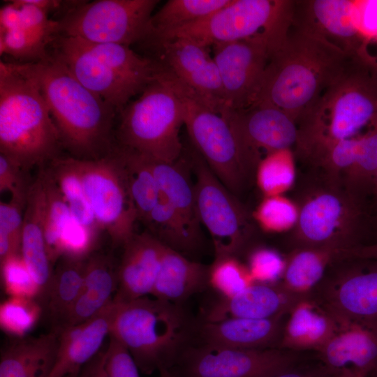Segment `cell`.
Instances as JSON below:
<instances>
[{"label":"cell","mask_w":377,"mask_h":377,"mask_svg":"<svg viewBox=\"0 0 377 377\" xmlns=\"http://www.w3.org/2000/svg\"><path fill=\"white\" fill-rule=\"evenodd\" d=\"M39 89L59 133L63 148L79 159H97L115 146L118 113L83 86L50 52L36 62H14Z\"/></svg>","instance_id":"1"},{"label":"cell","mask_w":377,"mask_h":377,"mask_svg":"<svg viewBox=\"0 0 377 377\" xmlns=\"http://www.w3.org/2000/svg\"><path fill=\"white\" fill-rule=\"evenodd\" d=\"M355 57L291 22L271 52L256 103L277 107L297 123Z\"/></svg>","instance_id":"2"},{"label":"cell","mask_w":377,"mask_h":377,"mask_svg":"<svg viewBox=\"0 0 377 377\" xmlns=\"http://www.w3.org/2000/svg\"><path fill=\"white\" fill-rule=\"evenodd\" d=\"M59 133L36 83L14 62H0V154L29 172L60 156Z\"/></svg>","instance_id":"3"},{"label":"cell","mask_w":377,"mask_h":377,"mask_svg":"<svg viewBox=\"0 0 377 377\" xmlns=\"http://www.w3.org/2000/svg\"><path fill=\"white\" fill-rule=\"evenodd\" d=\"M377 121V77L356 56L298 121V151L317 162L336 142Z\"/></svg>","instance_id":"4"},{"label":"cell","mask_w":377,"mask_h":377,"mask_svg":"<svg viewBox=\"0 0 377 377\" xmlns=\"http://www.w3.org/2000/svg\"><path fill=\"white\" fill-rule=\"evenodd\" d=\"M114 302L110 335L128 350L140 371L149 375L170 369L194 333L182 305L148 296Z\"/></svg>","instance_id":"5"},{"label":"cell","mask_w":377,"mask_h":377,"mask_svg":"<svg viewBox=\"0 0 377 377\" xmlns=\"http://www.w3.org/2000/svg\"><path fill=\"white\" fill-rule=\"evenodd\" d=\"M50 45V53L117 113L131 98L142 91L158 69L156 60L138 55L123 45L59 35Z\"/></svg>","instance_id":"6"},{"label":"cell","mask_w":377,"mask_h":377,"mask_svg":"<svg viewBox=\"0 0 377 377\" xmlns=\"http://www.w3.org/2000/svg\"><path fill=\"white\" fill-rule=\"evenodd\" d=\"M118 114L117 145L166 162H172L183 154L179 138L184 125L182 104L158 69L140 96Z\"/></svg>","instance_id":"7"},{"label":"cell","mask_w":377,"mask_h":377,"mask_svg":"<svg viewBox=\"0 0 377 377\" xmlns=\"http://www.w3.org/2000/svg\"><path fill=\"white\" fill-rule=\"evenodd\" d=\"M159 73L178 96L192 145L221 183L237 196L256 166L244 153L226 119L190 88L163 68Z\"/></svg>","instance_id":"8"},{"label":"cell","mask_w":377,"mask_h":377,"mask_svg":"<svg viewBox=\"0 0 377 377\" xmlns=\"http://www.w3.org/2000/svg\"><path fill=\"white\" fill-rule=\"evenodd\" d=\"M294 1L230 0L223 7L194 24L149 42L177 37L214 45L267 36L281 40L292 22Z\"/></svg>","instance_id":"9"},{"label":"cell","mask_w":377,"mask_h":377,"mask_svg":"<svg viewBox=\"0 0 377 377\" xmlns=\"http://www.w3.org/2000/svg\"><path fill=\"white\" fill-rule=\"evenodd\" d=\"M157 0L78 1L58 20L59 35L130 47L145 42Z\"/></svg>","instance_id":"10"},{"label":"cell","mask_w":377,"mask_h":377,"mask_svg":"<svg viewBox=\"0 0 377 377\" xmlns=\"http://www.w3.org/2000/svg\"><path fill=\"white\" fill-rule=\"evenodd\" d=\"M188 154L195 176L198 217L212 237L215 256L237 257L253 232L250 216L236 195L216 177L193 146Z\"/></svg>","instance_id":"11"},{"label":"cell","mask_w":377,"mask_h":377,"mask_svg":"<svg viewBox=\"0 0 377 377\" xmlns=\"http://www.w3.org/2000/svg\"><path fill=\"white\" fill-rule=\"evenodd\" d=\"M73 160L101 228L114 248L123 246L138 219L115 146L100 158Z\"/></svg>","instance_id":"12"},{"label":"cell","mask_w":377,"mask_h":377,"mask_svg":"<svg viewBox=\"0 0 377 377\" xmlns=\"http://www.w3.org/2000/svg\"><path fill=\"white\" fill-rule=\"evenodd\" d=\"M329 188L308 194L298 207L294 228L296 248L327 247L339 251L356 246L362 211L360 200L348 191Z\"/></svg>","instance_id":"13"},{"label":"cell","mask_w":377,"mask_h":377,"mask_svg":"<svg viewBox=\"0 0 377 377\" xmlns=\"http://www.w3.org/2000/svg\"><path fill=\"white\" fill-rule=\"evenodd\" d=\"M281 348L239 349L190 343L170 369L181 377H272L295 365Z\"/></svg>","instance_id":"14"},{"label":"cell","mask_w":377,"mask_h":377,"mask_svg":"<svg viewBox=\"0 0 377 377\" xmlns=\"http://www.w3.org/2000/svg\"><path fill=\"white\" fill-rule=\"evenodd\" d=\"M278 44L261 36L212 46L225 96L224 111L244 109L257 101L271 52Z\"/></svg>","instance_id":"15"},{"label":"cell","mask_w":377,"mask_h":377,"mask_svg":"<svg viewBox=\"0 0 377 377\" xmlns=\"http://www.w3.org/2000/svg\"><path fill=\"white\" fill-rule=\"evenodd\" d=\"M158 52L154 59L165 71L193 90L212 110L221 114L226 100L218 67L209 47L183 37L151 44Z\"/></svg>","instance_id":"16"},{"label":"cell","mask_w":377,"mask_h":377,"mask_svg":"<svg viewBox=\"0 0 377 377\" xmlns=\"http://www.w3.org/2000/svg\"><path fill=\"white\" fill-rule=\"evenodd\" d=\"M229 124L242 149L256 165L266 154L295 146L299 127L286 112L272 105L258 102L237 110H226L221 114Z\"/></svg>","instance_id":"17"},{"label":"cell","mask_w":377,"mask_h":377,"mask_svg":"<svg viewBox=\"0 0 377 377\" xmlns=\"http://www.w3.org/2000/svg\"><path fill=\"white\" fill-rule=\"evenodd\" d=\"M351 264L323 281L311 294L337 316L377 319V260L350 258Z\"/></svg>","instance_id":"18"},{"label":"cell","mask_w":377,"mask_h":377,"mask_svg":"<svg viewBox=\"0 0 377 377\" xmlns=\"http://www.w3.org/2000/svg\"><path fill=\"white\" fill-rule=\"evenodd\" d=\"M339 318L337 330L317 351L321 364L331 377H367L377 366V319Z\"/></svg>","instance_id":"19"},{"label":"cell","mask_w":377,"mask_h":377,"mask_svg":"<svg viewBox=\"0 0 377 377\" xmlns=\"http://www.w3.org/2000/svg\"><path fill=\"white\" fill-rule=\"evenodd\" d=\"M292 22L318 34L350 56H357L364 39L355 17V1H294Z\"/></svg>","instance_id":"20"},{"label":"cell","mask_w":377,"mask_h":377,"mask_svg":"<svg viewBox=\"0 0 377 377\" xmlns=\"http://www.w3.org/2000/svg\"><path fill=\"white\" fill-rule=\"evenodd\" d=\"M165 245L149 232H135L122 246L113 301L127 302L152 293Z\"/></svg>","instance_id":"21"},{"label":"cell","mask_w":377,"mask_h":377,"mask_svg":"<svg viewBox=\"0 0 377 377\" xmlns=\"http://www.w3.org/2000/svg\"><path fill=\"white\" fill-rule=\"evenodd\" d=\"M115 304L112 301L94 317L57 331L58 348L49 377L77 376L109 337ZM56 331V330H55Z\"/></svg>","instance_id":"22"},{"label":"cell","mask_w":377,"mask_h":377,"mask_svg":"<svg viewBox=\"0 0 377 377\" xmlns=\"http://www.w3.org/2000/svg\"><path fill=\"white\" fill-rule=\"evenodd\" d=\"M302 297L291 293L280 283L254 282L233 297H220L205 311L202 321H218L228 318L270 319L286 316Z\"/></svg>","instance_id":"23"},{"label":"cell","mask_w":377,"mask_h":377,"mask_svg":"<svg viewBox=\"0 0 377 377\" xmlns=\"http://www.w3.org/2000/svg\"><path fill=\"white\" fill-rule=\"evenodd\" d=\"M288 316V315H287ZM286 316L270 319L228 318L195 325L198 343L239 349L279 348Z\"/></svg>","instance_id":"24"},{"label":"cell","mask_w":377,"mask_h":377,"mask_svg":"<svg viewBox=\"0 0 377 377\" xmlns=\"http://www.w3.org/2000/svg\"><path fill=\"white\" fill-rule=\"evenodd\" d=\"M339 317L313 295L301 298L288 313L279 348L318 351L338 328Z\"/></svg>","instance_id":"25"},{"label":"cell","mask_w":377,"mask_h":377,"mask_svg":"<svg viewBox=\"0 0 377 377\" xmlns=\"http://www.w3.org/2000/svg\"><path fill=\"white\" fill-rule=\"evenodd\" d=\"M117 285V265L112 256L94 252L86 260L84 282L76 302L53 330L81 323L96 316L113 301Z\"/></svg>","instance_id":"26"},{"label":"cell","mask_w":377,"mask_h":377,"mask_svg":"<svg viewBox=\"0 0 377 377\" xmlns=\"http://www.w3.org/2000/svg\"><path fill=\"white\" fill-rule=\"evenodd\" d=\"M161 195L179 216L192 239L201 244L200 221L198 217L194 183L188 151L177 160L166 162L148 156Z\"/></svg>","instance_id":"27"},{"label":"cell","mask_w":377,"mask_h":377,"mask_svg":"<svg viewBox=\"0 0 377 377\" xmlns=\"http://www.w3.org/2000/svg\"><path fill=\"white\" fill-rule=\"evenodd\" d=\"M21 254L44 301L54 267L49 259L44 235V193L37 175L28 193L24 212Z\"/></svg>","instance_id":"28"},{"label":"cell","mask_w":377,"mask_h":377,"mask_svg":"<svg viewBox=\"0 0 377 377\" xmlns=\"http://www.w3.org/2000/svg\"><path fill=\"white\" fill-rule=\"evenodd\" d=\"M58 332L16 338L1 351L0 377H49L58 348Z\"/></svg>","instance_id":"29"},{"label":"cell","mask_w":377,"mask_h":377,"mask_svg":"<svg viewBox=\"0 0 377 377\" xmlns=\"http://www.w3.org/2000/svg\"><path fill=\"white\" fill-rule=\"evenodd\" d=\"M208 270L209 267L165 246L151 295L182 305L209 286Z\"/></svg>","instance_id":"30"},{"label":"cell","mask_w":377,"mask_h":377,"mask_svg":"<svg viewBox=\"0 0 377 377\" xmlns=\"http://www.w3.org/2000/svg\"><path fill=\"white\" fill-rule=\"evenodd\" d=\"M339 250L327 247H298L286 258L280 283L300 297L311 295L323 281L327 267L338 260Z\"/></svg>","instance_id":"31"},{"label":"cell","mask_w":377,"mask_h":377,"mask_svg":"<svg viewBox=\"0 0 377 377\" xmlns=\"http://www.w3.org/2000/svg\"><path fill=\"white\" fill-rule=\"evenodd\" d=\"M115 150L138 221L145 224L161 198L149 158L117 145Z\"/></svg>","instance_id":"32"},{"label":"cell","mask_w":377,"mask_h":377,"mask_svg":"<svg viewBox=\"0 0 377 377\" xmlns=\"http://www.w3.org/2000/svg\"><path fill=\"white\" fill-rule=\"evenodd\" d=\"M86 259L62 256L54 268L43 303L57 328L76 302L82 288Z\"/></svg>","instance_id":"33"},{"label":"cell","mask_w":377,"mask_h":377,"mask_svg":"<svg viewBox=\"0 0 377 377\" xmlns=\"http://www.w3.org/2000/svg\"><path fill=\"white\" fill-rule=\"evenodd\" d=\"M47 166L68 203L71 215L99 238L103 232L95 217L73 157L60 156Z\"/></svg>","instance_id":"34"},{"label":"cell","mask_w":377,"mask_h":377,"mask_svg":"<svg viewBox=\"0 0 377 377\" xmlns=\"http://www.w3.org/2000/svg\"><path fill=\"white\" fill-rule=\"evenodd\" d=\"M44 193V235L46 249L52 266L63 256L61 239L72 215L47 166L37 174Z\"/></svg>","instance_id":"35"},{"label":"cell","mask_w":377,"mask_h":377,"mask_svg":"<svg viewBox=\"0 0 377 377\" xmlns=\"http://www.w3.org/2000/svg\"><path fill=\"white\" fill-rule=\"evenodd\" d=\"M230 0H169L151 19L147 43L194 24L226 6Z\"/></svg>","instance_id":"36"},{"label":"cell","mask_w":377,"mask_h":377,"mask_svg":"<svg viewBox=\"0 0 377 377\" xmlns=\"http://www.w3.org/2000/svg\"><path fill=\"white\" fill-rule=\"evenodd\" d=\"M145 225L148 228V232L165 246L185 256L193 253L199 248L161 194Z\"/></svg>","instance_id":"37"},{"label":"cell","mask_w":377,"mask_h":377,"mask_svg":"<svg viewBox=\"0 0 377 377\" xmlns=\"http://www.w3.org/2000/svg\"><path fill=\"white\" fill-rule=\"evenodd\" d=\"M256 178L265 197L280 195L288 190L295 179V166L290 149L267 154L257 166Z\"/></svg>","instance_id":"38"},{"label":"cell","mask_w":377,"mask_h":377,"mask_svg":"<svg viewBox=\"0 0 377 377\" xmlns=\"http://www.w3.org/2000/svg\"><path fill=\"white\" fill-rule=\"evenodd\" d=\"M360 140L356 163L343 173L346 191L359 200L364 192L371 191L377 170V121L360 136Z\"/></svg>","instance_id":"39"},{"label":"cell","mask_w":377,"mask_h":377,"mask_svg":"<svg viewBox=\"0 0 377 377\" xmlns=\"http://www.w3.org/2000/svg\"><path fill=\"white\" fill-rule=\"evenodd\" d=\"M254 283L246 265L232 256H215L208 270V283L221 297H233Z\"/></svg>","instance_id":"40"},{"label":"cell","mask_w":377,"mask_h":377,"mask_svg":"<svg viewBox=\"0 0 377 377\" xmlns=\"http://www.w3.org/2000/svg\"><path fill=\"white\" fill-rule=\"evenodd\" d=\"M43 309L36 299L8 297L0 305L1 329L15 338L27 337L40 320Z\"/></svg>","instance_id":"41"},{"label":"cell","mask_w":377,"mask_h":377,"mask_svg":"<svg viewBox=\"0 0 377 377\" xmlns=\"http://www.w3.org/2000/svg\"><path fill=\"white\" fill-rule=\"evenodd\" d=\"M298 207L280 195L267 196L253 212L258 226L267 232H282L295 228L298 220Z\"/></svg>","instance_id":"42"},{"label":"cell","mask_w":377,"mask_h":377,"mask_svg":"<svg viewBox=\"0 0 377 377\" xmlns=\"http://www.w3.org/2000/svg\"><path fill=\"white\" fill-rule=\"evenodd\" d=\"M3 288L9 297L40 298V290L21 253L0 262Z\"/></svg>","instance_id":"43"},{"label":"cell","mask_w":377,"mask_h":377,"mask_svg":"<svg viewBox=\"0 0 377 377\" xmlns=\"http://www.w3.org/2000/svg\"><path fill=\"white\" fill-rule=\"evenodd\" d=\"M24 207L12 199L0 202V262L21 253Z\"/></svg>","instance_id":"44"},{"label":"cell","mask_w":377,"mask_h":377,"mask_svg":"<svg viewBox=\"0 0 377 377\" xmlns=\"http://www.w3.org/2000/svg\"><path fill=\"white\" fill-rule=\"evenodd\" d=\"M47 45L34 38L25 29L0 32V53L10 55L20 62H36L46 59Z\"/></svg>","instance_id":"45"},{"label":"cell","mask_w":377,"mask_h":377,"mask_svg":"<svg viewBox=\"0 0 377 377\" xmlns=\"http://www.w3.org/2000/svg\"><path fill=\"white\" fill-rule=\"evenodd\" d=\"M286 265L277 251L267 247L252 250L247 258V267L254 282L264 283H280Z\"/></svg>","instance_id":"46"},{"label":"cell","mask_w":377,"mask_h":377,"mask_svg":"<svg viewBox=\"0 0 377 377\" xmlns=\"http://www.w3.org/2000/svg\"><path fill=\"white\" fill-rule=\"evenodd\" d=\"M360 136L340 140L330 148L316 162L327 171L330 182L337 183L344 173L357 161L360 150Z\"/></svg>","instance_id":"47"},{"label":"cell","mask_w":377,"mask_h":377,"mask_svg":"<svg viewBox=\"0 0 377 377\" xmlns=\"http://www.w3.org/2000/svg\"><path fill=\"white\" fill-rule=\"evenodd\" d=\"M27 174L18 165L0 154V191H8L10 199L24 206L32 183Z\"/></svg>","instance_id":"48"},{"label":"cell","mask_w":377,"mask_h":377,"mask_svg":"<svg viewBox=\"0 0 377 377\" xmlns=\"http://www.w3.org/2000/svg\"><path fill=\"white\" fill-rule=\"evenodd\" d=\"M105 369L108 377H140V369L128 350L113 337L105 350Z\"/></svg>","instance_id":"49"},{"label":"cell","mask_w":377,"mask_h":377,"mask_svg":"<svg viewBox=\"0 0 377 377\" xmlns=\"http://www.w3.org/2000/svg\"><path fill=\"white\" fill-rule=\"evenodd\" d=\"M355 17L364 40L377 36V0L355 1Z\"/></svg>","instance_id":"50"},{"label":"cell","mask_w":377,"mask_h":377,"mask_svg":"<svg viewBox=\"0 0 377 377\" xmlns=\"http://www.w3.org/2000/svg\"><path fill=\"white\" fill-rule=\"evenodd\" d=\"M22 22L20 6L13 0L0 9V32H5L21 27Z\"/></svg>","instance_id":"51"},{"label":"cell","mask_w":377,"mask_h":377,"mask_svg":"<svg viewBox=\"0 0 377 377\" xmlns=\"http://www.w3.org/2000/svg\"><path fill=\"white\" fill-rule=\"evenodd\" d=\"M357 57L377 77V36L364 40Z\"/></svg>","instance_id":"52"},{"label":"cell","mask_w":377,"mask_h":377,"mask_svg":"<svg viewBox=\"0 0 377 377\" xmlns=\"http://www.w3.org/2000/svg\"><path fill=\"white\" fill-rule=\"evenodd\" d=\"M272 377H331V376L325 367L320 364L312 367H297L295 364Z\"/></svg>","instance_id":"53"},{"label":"cell","mask_w":377,"mask_h":377,"mask_svg":"<svg viewBox=\"0 0 377 377\" xmlns=\"http://www.w3.org/2000/svg\"><path fill=\"white\" fill-rule=\"evenodd\" d=\"M341 259L366 258L377 260V243L368 245L358 244L343 249L340 253Z\"/></svg>","instance_id":"54"},{"label":"cell","mask_w":377,"mask_h":377,"mask_svg":"<svg viewBox=\"0 0 377 377\" xmlns=\"http://www.w3.org/2000/svg\"><path fill=\"white\" fill-rule=\"evenodd\" d=\"M77 377H108L105 369V350L100 351L88 362Z\"/></svg>","instance_id":"55"},{"label":"cell","mask_w":377,"mask_h":377,"mask_svg":"<svg viewBox=\"0 0 377 377\" xmlns=\"http://www.w3.org/2000/svg\"><path fill=\"white\" fill-rule=\"evenodd\" d=\"M158 373L159 377H181L168 368H162L159 369Z\"/></svg>","instance_id":"56"},{"label":"cell","mask_w":377,"mask_h":377,"mask_svg":"<svg viewBox=\"0 0 377 377\" xmlns=\"http://www.w3.org/2000/svg\"><path fill=\"white\" fill-rule=\"evenodd\" d=\"M371 192L377 197V170L374 177Z\"/></svg>","instance_id":"57"},{"label":"cell","mask_w":377,"mask_h":377,"mask_svg":"<svg viewBox=\"0 0 377 377\" xmlns=\"http://www.w3.org/2000/svg\"><path fill=\"white\" fill-rule=\"evenodd\" d=\"M367 377H377V366L372 370V371Z\"/></svg>","instance_id":"58"},{"label":"cell","mask_w":377,"mask_h":377,"mask_svg":"<svg viewBox=\"0 0 377 377\" xmlns=\"http://www.w3.org/2000/svg\"><path fill=\"white\" fill-rule=\"evenodd\" d=\"M78 375L77 376H66V377H77Z\"/></svg>","instance_id":"59"}]
</instances>
